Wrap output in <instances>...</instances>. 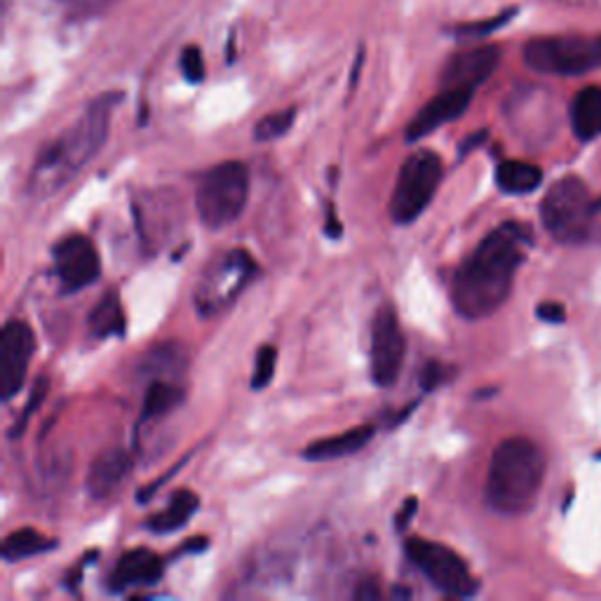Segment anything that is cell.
I'll return each instance as SVG.
<instances>
[{
	"label": "cell",
	"mask_w": 601,
	"mask_h": 601,
	"mask_svg": "<svg viewBox=\"0 0 601 601\" xmlns=\"http://www.w3.org/2000/svg\"><path fill=\"white\" fill-rule=\"evenodd\" d=\"M130 470L132 456L125 449H108L102 456H97L88 470V479H85L90 498L104 500L113 491H118V486L130 475Z\"/></svg>",
	"instance_id": "cell-15"
},
{
	"label": "cell",
	"mask_w": 601,
	"mask_h": 601,
	"mask_svg": "<svg viewBox=\"0 0 601 601\" xmlns=\"http://www.w3.org/2000/svg\"><path fill=\"white\" fill-rule=\"evenodd\" d=\"M371 437H374V425H360L353 427V431L343 433V435H334V437H324L312 442L304 449V458L306 461H336V458H346L353 456L360 449H365Z\"/></svg>",
	"instance_id": "cell-17"
},
{
	"label": "cell",
	"mask_w": 601,
	"mask_h": 601,
	"mask_svg": "<svg viewBox=\"0 0 601 601\" xmlns=\"http://www.w3.org/2000/svg\"><path fill=\"white\" fill-rule=\"evenodd\" d=\"M88 327L94 338H108V336L125 334V312H123L118 294H106L102 300H99L97 308L90 312Z\"/></svg>",
	"instance_id": "cell-23"
},
{
	"label": "cell",
	"mask_w": 601,
	"mask_h": 601,
	"mask_svg": "<svg viewBox=\"0 0 601 601\" xmlns=\"http://www.w3.org/2000/svg\"><path fill=\"white\" fill-rule=\"evenodd\" d=\"M538 320L550 322V324H562L566 320V308L557 300H542V304L536 308Z\"/></svg>",
	"instance_id": "cell-30"
},
{
	"label": "cell",
	"mask_w": 601,
	"mask_h": 601,
	"mask_svg": "<svg viewBox=\"0 0 601 601\" xmlns=\"http://www.w3.org/2000/svg\"><path fill=\"white\" fill-rule=\"evenodd\" d=\"M597 458H601V453H599V456H597Z\"/></svg>",
	"instance_id": "cell-35"
},
{
	"label": "cell",
	"mask_w": 601,
	"mask_h": 601,
	"mask_svg": "<svg viewBox=\"0 0 601 601\" xmlns=\"http://www.w3.org/2000/svg\"><path fill=\"white\" fill-rule=\"evenodd\" d=\"M571 125L580 141L601 137V88L597 85L583 88L571 102Z\"/></svg>",
	"instance_id": "cell-18"
},
{
	"label": "cell",
	"mask_w": 601,
	"mask_h": 601,
	"mask_svg": "<svg viewBox=\"0 0 601 601\" xmlns=\"http://www.w3.org/2000/svg\"><path fill=\"white\" fill-rule=\"evenodd\" d=\"M54 548H56V540L42 536L40 532H36V528H20V532L10 534L3 540L0 557H3L8 564H14V562H22V560H31V557L50 552Z\"/></svg>",
	"instance_id": "cell-21"
},
{
	"label": "cell",
	"mask_w": 601,
	"mask_h": 601,
	"mask_svg": "<svg viewBox=\"0 0 601 601\" xmlns=\"http://www.w3.org/2000/svg\"><path fill=\"white\" fill-rule=\"evenodd\" d=\"M486 139V130H479L472 139H465V144L461 146V155H465L470 149H475L477 144H482V141Z\"/></svg>",
	"instance_id": "cell-34"
},
{
	"label": "cell",
	"mask_w": 601,
	"mask_h": 601,
	"mask_svg": "<svg viewBox=\"0 0 601 601\" xmlns=\"http://www.w3.org/2000/svg\"><path fill=\"white\" fill-rule=\"evenodd\" d=\"M183 388L181 385H177L175 381H167V379H153L149 391H146V397H144V409H141V419L144 421H153V419H161L165 417V413L175 411L181 402H183Z\"/></svg>",
	"instance_id": "cell-22"
},
{
	"label": "cell",
	"mask_w": 601,
	"mask_h": 601,
	"mask_svg": "<svg viewBox=\"0 0 601 601\" xmlns=\"http://www.w3.org/2000/svg\"><path fill=\"white\" fill-rule=\"evenodd\" d=\"M34 350V329L24 320L5 322L3 332H0V395L5 402L22 391Z\"/></svg>",
	"instance_id": "cell-11"
},
{
	"label": "cell",
	"mask_w": 601,
	"mask_h": 601,
	"mask_svg": "<svg viewBox=\"0 0 601 601\" xmlns=\"http://www.w3.org/2000/svg\"><path fill=\"white\" fill-rule=\"evenodd\" d=\"M528 68L548 76H585L601 66V36L536 38L524 48Z\"/></svg>",
	"instance_id": "cell-7"
},
{
	"label": "cell",
	"mask_w": 601,
	"mask_h": 601,
	"mask_svg": "<svg viewBox=\"0 0 601 601\" xmlns=\"http://www.w3.org/2000/svg\"><path fill=\"white\" fill-rule=\"evenodd\" d=\"M514 14H517V8H510L506 12H500V14H496V17H491V20L461 24V26H456V36H486V34H494V31H498L500 26H506L514 17Z\"/></svg>",
	"instance_id": "cell-26"
},
{
	"label": "cell",
	"mask_w": 601,
	"mask_h": 601,
	"mask_svg": "<svg viewBox=\"0 0 601 601\" xmlns=\"http://www.w3.org/2000/svg\"><path fill=\"white\" fill-rule=\"evenodd\" d=\"M197 508H200L197 494H193L191 489H179L171 494L169 506L163 512L153 514V517L146 522V526L153 534L179 532V528L197 512Z\"/></svg>",
	"instance_id": "cell-19"
},
{
	"label": "cell",
	"mask_w": 601,
	"mask_h": 601,
	"mask_svg": "<svg viewBox=\"0 0 601 601\" xmlns=\"http://www.w3.org/2000/svg\"><path fill=\"white\" fill-rule=\"evenodd\" d=\"M594 200L588 186L578 177H564L557 181L540 203V221L546 231L564 245H580L592 238V223L597 217Z\"/></svg>",
	"instance_id": "cell-4"
},
{
	"label": "cell",
	"mask_w": 601,
	"mask_h": 601,
	"mask_svg": "<svg viewBox=\"0 0 601 601\" xmlns=\"http://www.w3.org/2000/svg\"><path fill=\"white\" fill-rule=\"evenodd\" d=\"M542 479H546V456L536 442L526 437L500 442L486 475V506L506 517H517L534 508Z\"/></svg>",
	"instance_id": "cell-3"
},
{
	"label": "cell",
	"mask_w": 601,
	"mask_h": 601,
	"mask_svg": "<svg viewBox=\"0 0 601 601\" xmlns=\"http://www.w3.org/2000/svg\"><path fill=\"white\" fill-rule=\"evenodd\" d=\"M496 183L508 195L534 193L542 183V169L524 161H503L496 169Z\"/></svg>",
	"instance_id": "cell-20"
},
{
	"label": "cell",
	"mask_w": 601,
	"mask_h": 601,
	"mask_svg": "<svg viewBox=\"0 0 601 601\" xmlns=\"http://www.w3.org/2000/svg\"><path fill=\"white\" fill-rule=\"evenodd\" d=\"M54 273L60 278L66 294L80 292L102 276V261L92 242L85 235H68L60 240L52 250Z\"/></svg>",
	"instance_id": "cell-12"
},
{
	"label": "cell",
	"mask_w": 601,
	"mask_h": 601,
	"mask_svg": "<svg viewBox=\"0 0 601 601\" xmlns=\"http://www.w3.org/2000/svg\"><path fill=\"white\" fill-rule=\"evenodd\" d=\"M278 365V348L276 346H264L256 353V365H254V376H252V388L264 391L266 385L273 381Z\"/></svg>",
	"instance_id": "cell-25"
},
{
	"label": "cell",
	"mask_w": 601,
	"mask_h": 601,
	"mask_svg": "<svg viewBox=\"0 0 601 601\" xmlns=\"http://www.w3.org/2000/svg\"><path fill=\"white\" fill-rule=\"evenodd\" d=\"M405 550L413 566H417L439 592L463 599L475 597L479 592V580L470 574L468 564L451 548L433 540L409 538Z\"/></svg>",
	"instance_id": "cell-8"
},
{
	"label": "cell",
	"mask_w": 601,
	"mask_h": 601,
	"mask_svg": "<svg viewBox=\"0 0 601 601\" xmlns=\"http://www.w3.org/2000/svg\"><path fill=\"white\" fill-rule=\"evenodd\" d=\"M116 102H120V92L99 97L64 135L42 149L31 175H28V193L34 197L54 195L80 175V169L104 146Z\"/></svg>",
	"instance_id": "cell-2"
},
{
	"label": "cell",
	"mask_w": 601,
	"mask_h": 601,
	"mask_svg": "<svg viewBox=\"0 0 601 601\" xmlns=\"http://www.w3.org/2000/svg\"><path fill=\"white\" fill-rule=\"evenodd\" d=\"M453 374V369L449 365L442 362H427L425 369L421 371V385L423 391H437L439 385H445Z\"/></svg>",
	"instance_id": "cell-29"
},
{
	"label": "cell",
	"mask_w": 601,
	"mask_h": 601,
	"mask_svg": "<svg viewBox=\"0 0 601 601\" xmlns=\"http://www.w3.org/2000/svg\"><path fill=\"white\" fill-rule=\"evenodd\" d=\"M417 506H419V503H417V498H409V500H407L405 508H402V512H399L397 517H395L397 528H407L409 520L413 517V514H417Z\"/></svg>",
	"instance_id": "cell-32"
},
{
	"label": "cell",
	"mask_w": 601,
	"mask_h": 601,
	"mask_svg": "<svg viewBox=\"0 0 601 601\" xmlns=\"http://www.w3.org/2000/svg\"><path fill=\"white\" fill-rule=\"evenodd\" d=\"M327 235L329 238H341L343 235V228H341V221L336 219V212H334V205L327 207Z\"/></svg>",
	"instance_id": "cell-31"
},
{
	"label": "cell",
	"mask_w": 601,
	"mask_h": 601,
	"mask_svg": "<svg viewBox=\"0 0 601 601\" xmlns=\"http://www.w3.org/2000/svg\"><path fill=\"white\" fill-rule=\"evenodd\" d=\"M532 247V228L520 221L500 223L486 235L453 276L451 300L456 312L465 320H482L503 306Z\"/></svg>",
	"instance_id": "cell-1"
},
{
	"label": "cell",
	"mask_w": 601,
	"mask_h": 601,
	"mask_svg": "<svg viewBox=\"0 0 601 601\" xmlns=\"http://www.w3.org/2000/svg\"><path fill=\"white\" fill-rule=\"evenodd\" d=\"M407 355V341L399 327L397 310L385 304L374 315V324H371V350H369V365H371V381L379 388H391L399 379Z\"/></svg>",
	"instance_id": "cell-10"
},
{
	"label": "cell",
	"mask_w": 601,
	"mask_h": 601,
	"mask_svg": "<svg viewBox=\"0 0 601 601\" xmlns=\"http://www.w3.org/2000/svg\"><path fill=\"white\" fill-rule=\"evenodd\" d=\"M500 64V50L494 46L475 48L451 56L442 71V90L445 88H468L477 90L482 82L494 76Z\"/></svg>",
	"instance_id": "cell-14"
},
{
	"label": "cell",
	"mask_w": 601,
	"mask_h": 601,
	"mask_svg": "<svg viewBox=\"0 0 601 601\" xmlns=\"http://www.w3.org/2000/svg\"><path fill=\"white\" fill-rule=\"evenodd\" d=\"M355 597L357 599H379V585L374 580H365L357 585Z\"/></svg>",
	"instance_id": "cell-33"
},
{
	"label": "cell",
	"mask_w": 601,
	"mask_h": 601,
	"mask_svg": "<svg viewBox=\"0 0 601 601\" xmlns=\"http://www.w3.org/2000/svg\"><path fill=\"white\" fill-rule=\"evenodd\" d=\"M181 74L183 78L197 85L205 80V60H203V52H200L197 46H189L183 48L181 52Z\"/></svg>",
	"instance_id": "cell-28"
},
{
	"label": "cell",
	"mask_w": 601,
	"mask_h": 601,
	"mask_svg": "<svg viewBox=\"0 0 601 601\" xmlns=\"http://www.w3.org/2000/svg\"><path fill=\"white\" fill-rule=\"evenodd\" d=\"M250 197V169L238 163H221L203 175L195 191V209L205 228L219 231L245 212Z\"/></svg>",
	"instance_id": "cell-5"
},
{
	"label": "cell",
	"mask_w": 601,
	"mask_h": 601,
	"mask_svg": "<svg viewBox=\"0 0 601 601\" xmlns=\"http://www.w3.org/2000/svg\"><path fill=\"white\" fill-rule=\"evenodd\" d=\"M256 261L245 250L226 252L219 261H214L205 270L203 280L197 284L195 306L203 318L221 312L231 300L247 287V282L256 276Z\"/></svg>",
	"instance_id": "cell-9"
},
{
	"label": "cell",
	"mask_w": 601,
	"mask_h": 601,
	"mask_svg": "<svg viewBox=\"0 0 601 601\" xmlns=\"http://www.w3.org/2000/svg\"><path fill=\"white\" fill-rule=\"evenodd\" d=\"M294 120H296V108H284V111L270 113V116L256 123L254 139L256 141H276L292 130Z\"/></svg>",
	"instance_id": "cell-24"
},
{
	"label": "cell",
	"mask_w": 601,
	"mask_h": 601,
	"mask_svg": "<svg viewBox=\"0 0 601 601\" xmlns=\"http://www.w3.org/2000/svg\"><path fill=\"white\" fill-rule=\"evenodd\" d=\"M472 94L475 90L468 88H445L435 99H431L407 127V141H419L427 135H433L435 130H439L442 125H447L456 118H461L465 108L472 102Z\"/></svg>",
	"instance_id": "cell-13"
},
{
	"label": "cell",
	"mask_w": 601,
	"mask_h": 601,
	"mask_svg": "<svg viewBox=\"0 0 601 601\" xmlns=\"http://www.w3.org/2000/svg\"><path fill=\"white\" fill-rule=\"evenodd\" d=\"M50 391V381L46 376H40L36 383H34V388H31V395H28V402L24 407V413H22V419L17 421V425L12 427V437H17L22 435V431L26 427L28 419L34 417V413L42 407V402H46V395Z\"/></svg>",
	"instance_id": "cell-27"
},
{
	"label": "cell",
	"mask_w": 601,
	"mask_h": 601,
	"mask_svg": "<svg viewBox=\"0 0 601 601\" xmlns=\"http://www.w3.org/2000/svg\"><path fill=\"white\" fill-rule=\"evenodd\" d=\"M442 177H445V165H442V157L435 151L423 149L411 153L399 169L391 197L393 221L399 226L417 221L433 203Z\"/></svg>",
	"instance_id": "cell-6"
},
{
	"label": "cell",
	"mask_w": 601,
	"mask_h": 601,
	"mask_svg": "<svg viewBox=\"0 0 601 601\" xmlns=\"http://www.w3.org/2000/svg\"><path fill=\"white\" fill-rule=\"evenodd\" d=\"M163 560L151 550L139 548L132 552H125L111 576V590L120 592L125 588H130V585H155L163 578Z\"/></svg>",
	"instance_id": "cell-16"
}]
</instances>
